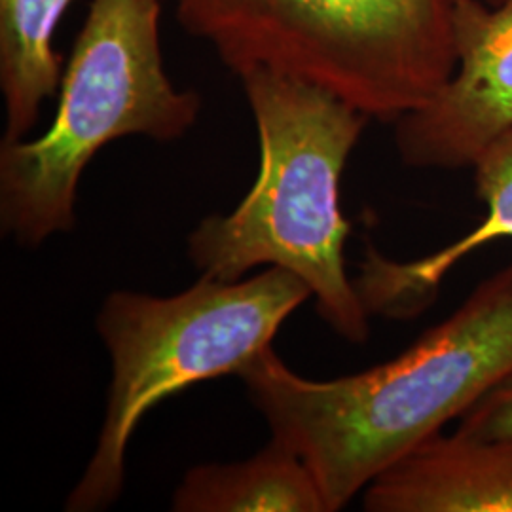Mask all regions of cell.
I'll return each instance as SVG.
<instances>
[{"mask_svg": "<svg viewBox=\"0 0 512 512\" xmlns=\"http://www.w3.org/2000/svg\"><path fill=\"white\" fill-rule=\"evenodd\" d=\"M490 6H499V4H503L505 0H486Z\"/></svg>", "mask_w": 512, "mask_h": 512, "instance_id": "7c38bea8", "label": "cell"}, {"mask_svg": "<svg viewBox=\"0 0 512 512\" xmlns=\"http://www.w3.org/2000/svg\"><path fill=\"white\" fill-rule=\"evenodd\" d=\"M160 0H93L59 84L54 122L38 139L0 143L2 232L35 249L74 228L76 190L112 141L184 137L202 99L165 73Z\"/></svg>", "mask_w": 512, "mask_h": 512, "instance_id": "277c9868", "label": "cell"}, {"mask_svg": "<svg viewBox=\"0 0 512 512\" xmlns=\"http://www.w3.org/2000/svg\"><path fill=\"white\" fill-rule=\"evenodd\" d=\"M177 512H327L315 478L300 456L272 439L239 463L200 465L173 495Z\"/></svg>", "mask_w": 512, "mask_h": 512, "instance_id": "9c48e42d", "label": "cell"}, {"mask_svg": "<svg viewBox=\"0 0 512 512\" xmlns=\"http://www.w3.org/2000/svg\"><path fill=\"white\" fill-rule=\"evenodd\" d=\"M310 296L298 275L277 266L239 281L203 275L167 298L109 294L97 317L112 361L107 416L65 509L112 505L124 490L129 440L148 410L190 385L238 374Z\"/></svg>", "mask_w": 512, "mask_h": 512, "instance_id": "5b68a950", "label": "cell"}, {"mask_svg": "<svg viewBox=\"0 0 512 512\" xmlns=\"http://www.w3.org/2000/svg\"><path fill=\"white\" fill-rule=\"evenodd\" d=\"M73 0H0V90L6 110L2 141H21L61 84L57 25Z\"/></svg>", "mask_w": 512, "mask_h": 512, "instance_id": "30bf717a", "label": "cell"}, {"mask_svg": "<svg viewBox=\"0 0 512 512\" xmlns=\"http://www.w3.org/2000/svg\"><path fill=\"white\" fill-rule=\"evenodd\" d=\"M255 116L260 169L230 215H213L188 236L203 275L239 281L256 266L298 275L325 323L344 340L368 338V311L346 272L349 222L340 181L368 116L317 86L255 69L241 76Z\"/></svg>", "mask_w": 512, "mask_h": 512, "instance_id": "7a4b0ae2", "label": "cell"}, {"mask_svg": "<svg viewBox=\"0 0 512 512\" xmlns=\"http://www.w3.org/2000/svg\"><path fill=\"white\" fill-rule=\"evenodd\" d=\"M454 37L450 80L397 122V150L410 167L475 165L512 129V0H454Z\"/></svg>", "mask_w": 512, "mask_h": 512, "instance_id": "8992f818", "label": "cell"}, {"mask_svg": "<svg viewBox=\"0 0 512 512\" xmlns=\"http://www.w3.org/2000/svg\"><path fill=\"white\" fill-rule=\"evenodd\" d=\"M368 512H512V439L437 433L365 488Z\"/></svg>", "mask_w": 512, "mask_h": 512, "instance_id": "52a82bcc", "label": "cell"}, {"mask_svg": "<svg viewBox=\"0 0 512 512\" xmlns=\"http://www.w3.org/2000/svg\"><path fill=\"white\" fill-rule=\"evenodd\" d=\"M512 374V266L384 365L317 382L262 349L238 372L272 439L310 469L327 512L442 433Z\"/></svg>", "mask_w": 512, "mask_h": 512, "instance_id": "6da1fadb", "label": "cell"}, {"mask_svg": "<svg viewBox=\"0 0 512 512\" xmlns=\"http://www.w3.org/2000/svg\"><path fill=\"white\" fill-rule=\"evenodd\" d=\"M456 433L478 440L512 439V374L459 418Z\"/></svg>", "mask_w": 512, "mask_h": 512, "instance_id": "8fae6325", "label": "cell"}, {"mask_svg": "<svg viewBox=\"0 0 512 512\" xmlns=\"http://www.w3.org/2000/svg\"><path fill=\"white\" fill-rule=\"evenodd\" d=\"M473 167L478 198L488 207L484 224L448 249L418 262L399 264L370 249L363 274L355 281L368 313L389 317L416 313L459 258L490 239L512 238V129L486 148Z\"/></svg>", "mask_w": 512, "mask_h": 512, "instance_id": "ba28073f", "label": "cell"}, {"mask_svg": "<svg viewBox=\"0 0 512 512\" xmlns=\"http://www.w3.org/2000/svg\"><path fill=\"white\" fill-rule=\"evenodd\" d=\"M184 31L238 74L317 86L399 122L458 67L454 0H173Z\"/></svg>", "mask_w": 512, "mask_h": 512, "instance_id": "3957f363", "label": "cell"}]
</instances>
